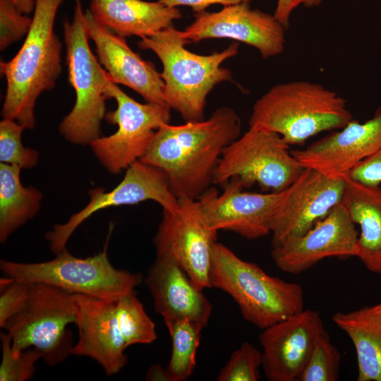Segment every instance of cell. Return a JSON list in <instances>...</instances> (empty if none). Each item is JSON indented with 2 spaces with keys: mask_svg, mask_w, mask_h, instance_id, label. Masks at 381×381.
<instances>
[{
  "mask_svg": "<svg viewBox=\"0 0 381 381\" xmlns=\"http://www.w3.org/2000/svg\"><path fill=\"white\" fill-rule=\"evenodd\" d=\"M145 283L154 301L155 311L164 320L188 319L206 327L212 306L186 272L169 258L156 255Z\"/></svg>",
  "mask_w": 381,
  "mask_h": 381,
  "instance_id": "obj_21",
  "label": "cell"
},
{
  "mask_svg": "<svg viewBox=\"0 0 381 381\" xmlns=\"http://www.w3.org/2000/svg\"><path fill=\"white\" fill-rule=\"evenodd\" d=\"M30 284L5 276L0 279V327L17 315L25 306Z\"/></svg>",
  "mask_w": 381,
  "mask_h": 381,
  "instance_id": "obj_33",
  "label": "cell"
},
{
  "mask_svg": "<svg viewBox=\"0 0 381 381\" xmlns=\"http://www.w3.org/2000/svg\"><path fill=\"white\" fill-rule=\"evenodd\" d=\"M171 340V352L167 373L169 381H185L196 365L202 324L188 319L164 320Z\"/></svg>",
  "mask_w": 381,
  "mask_h": 381,
  "instance_id": "obj_26",
  "label": "cell"
},
{
  "mask_svg": "<svg viewBox=\"0 0 381 381\" xmlns=\"http://www.w3.org/2000/svg\"><path fill=\"white\" fill-rule=\"evenodd\" d=\"M210 282L211 288L228 294L243 318L261 329L304 309L300 284L269 275L218 242L213 250Z\"/></svg>",
  "mask_w": 381,
  "mask_h": 381,
  "instance_id": "obj_5",
  "label": "cell"
},
{
  "mask_svg": "<svg viewBox=\"0 0 381 381\" xmlns=\"http://www.w3.org/2000/svg\"><path fill=\"white\" fill-rule=\"evenodd\" d=\"M79 339L71 354L90 357L108 375L121 371L127 363V348L120 332L115 301L75 294Z\"/></svg>",
  "mask_w": 381,
  "mask_h": 381,
  "instance_id": "obj_20",
  "label": "cell"
},
{
  "mask_svg": "<svg viewBox=\"0 0 381 381\" xmlns=\"http://www.w3.org/2000/svg\"><path fill=\"white\" fill-rule=\"evenodd\" d=\"M64 37L68 80L75 102L61 121L59 131L69 142L85 145L101 137L110 77L91 51L81 0H75L72 20H64Z\"/></svg>",
  "mask_w": 381,
  "mask_h": 381,
  "instance_id": "obj_6",
  "label": "cell"
},
{
  "mask_svg": "<svg viewBox=\"0 0 381 381\" xmlns=\"http://www.w3.org/2000/svg\"><path fill=\"white\" fill-rule=\"evenodd\" d=\"M325 329L318 310L303 309L263 329L262 367L269 381H297Z\"/></svg>",
  "mask_w": 381,
  "mask_h": 381,
  "instance_id": "obj_17",
  "label": "cell"
},
{
  "mask_svg": "<svg viewBox=\"0 0 381 381\" xmlns=\"http://www.w3.org/2000/svg\"><path fill=\"white\" fill-rule=\"evenodd\" d=\"M358 232L340 203L301 236L272 247L271 257L282 272L298 274L325 258L358 254Z\"/></svg>",
  "mask_w": 381,
  "mask_h": 381,
  "instance_id": "obj_15",
  "label": "cell"
},
{
  "mask_svg": "<svg viewBox=\"0 0 381 381\" xmlns=\"http://www.w3.org/2000/svg\"><path fill=\"white\" fill-rule=\"evenodd\" d=\"M62 1L35 0L32 25L23 44L11 60L0 62L6 80L1 116L25 129L34 128L37 99L55 87L62 71V44L54 30Z\"/></svg>",
  "mask_w": 381,
  "mask_h": 381,
  "instance_id": "obj_2",
  "label": "cell"
},
{
  "mask_svg": "<svg viewBox=\"0 0 381 381\" xmlns=\"http://www.w3.org/2000/svg\"><path fill=\"white\" fill-rule=\"evenodd\" d=\"M241 131L238 114L222 107L207 120L162 125L140 160L164 171L178 199L198 200L213 184V174L224 149Z\"/></svg>",
  "mask_w": 381,
  "mask_h": 381,
  "instance_id": "obj_1",
  "label": "cell"
},
{
  "mask_svg": "<svg viewBox=\"0 0 381 381\" xmlns=\"http://www.w3.org/2000/svg\"><path fill=\"white\" fill-rule=\"evenodd\" d=\"M353 119L346 101L319 83L297 80L277 84L254 103L249 126L278 133L289 145H303Z\"/></svg>",
  "mask_w": 381,
  "mask_h": 381,
  "instance_id": "obj_4",
  "label": "cell"
},
{
  "mask_svg": "<svg viewBox=\"0 0 381 381\" xmlns=\"http://www.w3.org/2000/svg\"><path fill=\"white\" fill-rule=\"evenodd\" d=\"M109 238L103 250L94 256L76 258L65 247L49 261L23 263L1 260L0 268L5 276L29 284H46L73 294L116 301L134 291L142 276L111 265L107 255Z\"/></svg>",
  "mask_w": 381,
  "mask_h": 381,
  "instance_id": "obj_7",
  "label": "cell"
},
{
  "mask_svg": "<svg viewBox=\"0 0 381 381\" xmlns=\"http://www.w3.org/2000/svg\"><path fill=\"white\" fill-rule=\"evenodd\" d=\"M285 30L273 14L241 3L224 6L217 12L195 13L194 20L182 33L188 44L206 39L234 40L254 47L267 59L283 52Z\"/></svg>",
  "mask_w": 381,
  "mask_h": 381,
  "instance_id": "obj_14",
  "label": "cell"
},
{
  "mask_svg": "<svg viewBox=\"0 0 381 381\" xmlns=\"http://www.w3.org/2000/svg\"><path fill=\"white\" fill-rule=\"evenodd\" d=\"M304 168L277 133L258 126L248 130L224 150L213 174V185L237 179L245 188L258 185L263 192L286 190Z\"/></svg>",
  "mask_w": 381,
  "mask_h": 381,
  "instance_id": "obj_9",
  "label": "cell"
},
{
  "mask_svg": "<svg viewBox=\"0 0 381 381\" xmlns=\"http://www.w3.org/2000/svg\"><path fill=\"white\" fill-rule=\"evenodd\" d=\"M380 147L381 106L370 119L363 123L352 119L342 128L291 154L303 168L346 176Z\"/></svg>",
  "mask_w": 381,
  "mask_h": 381,
  "instance_id": "obj_18",
  "label": "cell"
},
{
  "mask_svg": "<svg viewBox=\"0 0 381 381\" xmlns=\"http://www.w3.org/2000/svg\"><path fill=\"white\" fill-rule=\"evenodd\" d=\"M341 356L324 329L317 339L310 357L297 381H337Z\"/></svg>",
  "mask_w": 381,
  "mask_h": 381,
  "instance_id": "obj_28",
  "label": "cell"
},
{
  "mask_svg": "<svg viewBox=\"0 0 381 381\" xmlns=\"http://www.w3.org/2000/svg\"><path fill=\"white\" fill-rule=\"evenodd\" d=\"M95 20L116 35L141 39L173 25L182 14L179 8L144 0H91Z\"/></svg>",
  "mask_w": 381,
  "mask_h": 381,
  "instance_id": "obj_22",
  "label": "cell"
},
{
  "mask_svg": "<svg viewBox=\"0 0 381 381\" xmlns=\"http://www.w3.org/2000/svg\"><path fill=\"white\" fill-rule=\"evenodd\" d=\"M169 7L188 6L195 12L204 11L211 5L221 4L224 6L241 3H250V0H157Z\"/></svg>",
  "mask_w": 381,
  "mask_h": 381,
  "instance_id": "obj_36",
  "label": "cell"
},
{
  "mask_svg": "<svg viewBox=\"0 0 381 381\" xmlns=\"http://www.w3.org/2000/svg\"><path fill=\"white\" fill-rule=\"evenodd\" d=\"M75 294L42 283L30 284L24 308L5 325L12 339V353L35 348L47 365L54 366L71 354L73 345L68 325L75 323Z\"/></svg>",
  "mask_w": 381,
  "mask_h": 381,
  "instance_id": "obj_8",
  "label": "cell"
},
{
  "mask_svg": "<svg viewBox=\"0 0 381 381\" xmlns=\"http://www.w3.org/2000/svg\"><path fill=\"white\" fill-rule=\"evenodd\" d=\"M146 380L169 381L167 369H164L158 365H152L147 373Z\"/></svg>",
  "mask_w": 381,
  "mask_h": 381,
  "instance_id": "obj_37",
  "label": "cell"
},
{
  "mask_svg": "<svg viewBox=\"0 0 381 381\" xmlns=\"http://www.w3.org/2000/svg\"><path fill=\"white\" fill-rule=\"evenodd\" d=\"M332 318L354 346L357 380L381 381V302L349 313L337 312Z\"/></svg>",
  "mask_w": 381,
  "mask_h": 381,
  "instance_id": "obj_24",
  "label": "cell"
},
{
  "mask_svg": "<svg viewBox=\"0 0 381 381\" xmlns=\"http://www.w3.org/2000/svg\"><path fill=\"white\" fill-rule=\"evenodd\" d=\"M187 44L182 31L173 25L138 42L140 49L154 52L162 64L166 104L186 122L198 121L204 119L210 92L217 85L231 80V71L222 64L238 54V44L207 55L188 50Z\"/></svg>",
  "mask_w": 381,
  "mask_h": 381,
  "instance_id": "obj_3",
  "label": "cell"
},
{
  "mask_svg": "<svg viewBox=\"0 0 381 381\" xmlns=\"http://www.w3.org/2000/svg\"><path fill=\"white\" fill-rule=\"evenodd\" d=\"M107 91L115 99L116 108L105 115L108 123L117 125V131L99 137L90 145L106 169L114 174L140 160L147 151L156 131L171 118L167 104H142L126 95L109 79Z\"/></svg>",
  "mask_w": 381,
  "mask_h": 381,
  "instance_id": "obj_10",
  "label": "cell"
},
{
  "mask_svg": "<svg viewBox=\"0 0 381 381\" xmlns=\"http://www.w3.org/2000/svg\"><path fill=\"white\" fill-rule=\"evenodd\" d=\"M345 176L304 168L283 191L269 223L272 247L298 237L325 218L342 200Z\"/></svg>",
  "mask_w": 381,
  "mask_h": 381,
  "instance_id": "obj_12",
  "label": "cell"
},
{
  "mask_svg": "<svg viewBox=\"0 0 381 381\" xmlns=\"http://www.w3.org/2000/svg\"><path fill=\"white\" fill-rule=\"evenodd\" d=\"M262 356L255 346L243 342L231 355L220 370L218 381H258L260 378L259 368L262 367Z\"/></svg>",
  "mask_w": 381,
  "mask_h": 381,
  "instance_id": "obj_31",
  "label": "cell"
},
{
  "mask_svg": "<svg viewBox=\"0 0 381 381\" xmlns=\"http://www.w3.org/2000/svg\"><path fill=\"white\" fill-rule=\"evenodd\" d=\"M2 360L0 365L1 381H25L33 377L35 363L42 358L40 352L30 348L22 351L18 356L12 353V339L7 333H1Z\"/></svg>",
  "mask_w": 381,
  "mask_h": 381,
  "instance_id": "obj_30",
  "label": "cell"
},
{
  "mask_svg": "<svg viewBox=\"0 0 381 381\" xmlns=\"http://www.w3.org/2000/svg\"><path fill=\"white\" fill-rule=\"evenodd\" d=\"M25 126L17 121L3 119L0 122V161L21 169L34 167L39 159L37 150L25 147L21 135Z\"/></svg>",
  "mask_w": 381,
  "mask_h": 381,
  "instance_id": "obj_29",
  "label": "cell"
},
{
  "mask_svg": "<svg viewBox=\"0 0 381 381\" xmlns=\"http://www.w3.org/2000/svg\"><path fill=\"white\" fill-rule=\"evenodd\" d=\"M322 2V0H277L273 15L287 29L289 26L291 16L298 6L311 8L320 6Z\"/></svg>",
  "mask_w": 381,
  "mask_h": 381,
  "instance_id": "obj_35",
  "label": "cell"
},
{
  "mask_svg": "<svg viewBox=\"0 0 381 381\" xmlns=\"http://www.w3.org/2000/svg\"><path fill=\"white\" fill-rule=\"evenodd\" d=\"M346 176L365 185L380 186L381 183V147L353 168Z\"/></svg>",
  "mask_w": 381,
  "mask_h": 381,
  "instance_id": "obj_34",
  "label": "cell"
},
{
  "mask_svg": "<svg viewBox=\"0 0 381 381\" xmlns=\"http://www.w3.org/2000/svg\"><path fill=\"white\" fill-rule=\"evenodd\" d=\"M21 13L29 14L34 11L35 0H9Z\"/></svg>",
  "mask_w": 381,
  "mask_h": 381,
  "instance_id": "obj_38",
  "label": "cell"
},
{
  "mask_svg": "<svg viewBox=\"0 0 381 381\" xmlns=\"http://www.w3.org/2000/svg\"><path fill=\"white\" fill-rule=\"evenodd\" d=\"M90 202L80 212L73 214L64 224H56L47 239L51 250L59 253L74 231L97 211L109 207L135 205L145 200H154L163 210H175L179 200L171 190L164 171L150 164L138 160L126 169L122 181L111 190L97 188L89 192Z\"/></svg>",
  "mask_w": 381,
  "mask_h": 381,
  "instance_id": "obj_13",
  "label": "cell"
},
{
  "mask_svg": "<svg viewBox=\"0 0 381 381\" xmlns=\"http://www.w3.org/2000/svg\"><path fill=\"white\" fill-rule=\"evenodd\" d=\"M345 178L341 204L361 229L357 257L369 271L381 274V188Z\"/></svg>",
  "mask_w": 381,
  "mask_h": 381,
  "instance_id": "obj_23",
  "label": "cell"
},
{
  "mask_svg": "<svg viewBox=\"0 0 381 381\" xmlns=\"http://www.w3.org/2000/svg\"><path fill=\"white\" fill-rule=\"evenodd\" d=\"M117 324L126 347L148 344L157 338L155 325L135 294L131 291L115 301Z\"/></svg>",
  "mask_w": 381,
  "mask_h": 381,
  "instance_id": "obj_27",
  "label": "cell"
},
{
  "mask_svg": "<svg viewBox=\"0 0 381 381\" xmlns=\"http://www.w3.org/2000/svg\"><path fill=\"white\" fill-rule=\"evenodd\" d=\"M85 23L97 59L111 80L133 90L147 102L167 104L164 82L155 64L133 52L124 37L97 23L89 10L85 12Z\"/></svg>",
  "mask_w": 381,
  "mask_h": 381,
  "instance_id": "obj_19",
  "label": "cell"
},
{
  "mask_svg": "<svg viewBox=\"0 0 381 381\" xmlns=\"http://www.w3.org/2000/svg\"><path fill=\"white\" fill-rule=\"evenodd\" d=\"M21 168L0 164V241L8 237L38 212L42 193L33 186L25 187L20 181Z\"/></svg>",
  "mask_w": 381,
  "mask_h": 381,
  "instance_id": "obj_25",
  "label": "cell"
},
{
  "mask_svg": "<svg viewBox=\"0 0 381 381\" xmlns=\"http://www.w3.org/2000/svg\"><path fill=\"white\" fill-rule=\"evenodd\" d=\"M219 193L210 187L198 199L208 226L217 231L226 230L255 240L270 234L269 223L283 191L250 192L237 179L222 186Z\"/></svg>",
  "mask_w": 381,
  "mask_h": 381,
  "instance_id": "obj_16",
  "label": "cell"
},
{
  "mask_svg": "<svg viewBox=\"0 0 381 381\" xmlns=\"http://www.w3.org/2000/svg\"><path fill=\"white\" fill-rule=\"evenodd\" d=\"M178 200L175 210H163L153 241L156 255L175 261L199 289L211 288L210 273L218 231L208 226L198 200Z\"/></svg>",
  "mask_w": 381,
  "mask_h": 381,
  "instance_id": "obj_11",
  "label": "cell"
},
{
  "mask_svg": "<svg viewBox=\"0 0 381 381\" xmlns=\"http://www.w3.org/2000/svg\"><path fill=\"white\" fill-rule=\"evenodd\" d=\"M32 22V18L21 13L9 0H0V50L26 36Z\"/></svg>",
  "mask_w": 381,
  "mask_h": 381,
  "instance_id": "obj_32",
  "label": "cell"
}]
</instances>
